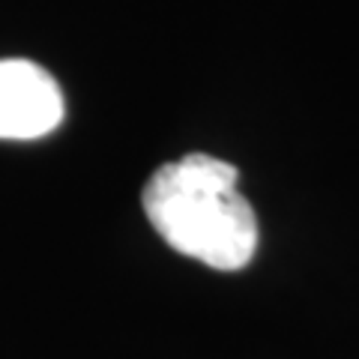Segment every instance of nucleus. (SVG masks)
Wrapping results in <instances>:
<instances>
[{"instance_id": "nucleus-1", "label": "nucleus", "mask_w": 359, "mask_h": 359, "mask_svg": "<svg viewBox=\"0 0 359 359\" xmlns=\"http://www.w3.org/2000/svg\"><path fill=\"white\" fill-rule=\"evenodd\" d=\"M237 180L240 171L231 162L189 153L147 180L141 204L171 249L222 273H237L257 249V219Z\"/></svg>"}, {"instance_id": "nucleus-2", "label": "nucleus", "mask_w": 359, "mask_h": 359, "mask_svg": "<svg viewBox=\"0 0 359 359\" xmlns=\"http://www.w3.org/2000/svg\"><path fill=\"white\" fill-rule=\"evenodd\" d=\"M66 114L60 84L25 57L0 60V138L33 141L51 135Z\"/></svg>"}]
</instances>
